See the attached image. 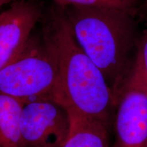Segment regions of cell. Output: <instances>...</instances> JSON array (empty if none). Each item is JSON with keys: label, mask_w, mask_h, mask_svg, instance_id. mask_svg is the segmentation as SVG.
I'll return each mask as SVG.
<instances>
[{"label": "cell", "mask_w": 147, "mask_h": 147, "mask_svg": "<svg viewBox=\"0 0 147 147\" xmlns=\"http://www.w3.org/2000/svg\"><path fill=\"white\" fill-rule=\"evenodd\" d=\"M0 93L24 104L51 100L62 105L57 59L45 34L42 39L29 38L21 54L0 70Z\"/></svg>", "instance_id": "obj_3"}, {"label": "cell", "mask_w": 147, "mask_h": 147, "mask_svg": "<svg viewBox=\"0 0 147 147\" xmlns=\"http://www.w3.org/2000/svg\"><path fill=\"white\" fill-rule=\"evenodd\" d=\"M11 1H12V0H0V7L11 2Z\"/></svg>", "instance_id": "obj_11"}, {"label": "cell", "mask_w": 147, "mask_h": 147, "mask_svg": "<svg viewBox=\"0 0 147 147\" xmlns=\"http://www.w3.org/2000/svg\"><path fill=\"white\" fill-rule=\"evenodd\" d=\"M21 129L25 147H63L70 134V117L54 101L28 102L22 109Z\"/></svg>", "instance_id": "obj_4"}, {"label": "cell", "mask_w": 147, "mask_h": 147, "mask_svg": "<svg viewBox=\"0 0 147 147\" xmlns=\"http://www.w3.org/2000/svg\"><path fill=\"white\" fill-rule=\"evenodd\" d=\"M131 74L147 87V32L138 45L136 58Z\"/></svg>", "instance_id": "obj_10"}, {"label": "cell", "mask_w": 147, "mask_h": 147, "mask_svg": "<svg viewBox=\"0 0 147 147\" xmlns=\"http://www.w3.org/2000/svg\"><path fill=\"white\" fill-rule=\"evenodd\" d=\"M62 7L67 5L104 7L119 9L135 14L139 0H54Z\"/></svg>", "instance_id": "obj_9"}, {"label": "cell", "mask_w": 147, "mask_h": 147, "mask_svg": "<svg viewBox=\"0 0 147 147\" xmlns=\"http://www.w3.org/2000/svg\"><path fill=\"white\" fill-rule=\"evenodd\" d=\"M42 17L41 6L32 0L14 3L0 14V70L21 54Z\"/></svg>", "instance_id": "obj_6"}, {"label": "cell", "mask_w": 147, "mask_h": 147, "mask_svg": "<svg viewBox=\"0 0 147 147\" xmlns=\"http://www.w3.org/2000/svg\"><path fill=\"white\" fill-rule=\"evenodd\" d=\"M44 34L57 55L62 105L68 113L100 121L110 129L115 96L102 71L77 43L63 9L51 15Z\"/></svg>", "instance_id": "obj_1"}, {"label": "cell", "mask_w": 147, "mask_h": 147, "mask_svg": "<svg viewBox=\"0 0 147 147\" xmlns=\"http://www.w3.org/2000/svg\"><path fill=\"white\" fill-rule=\"evenodd\" d=\"M77 43L100 68L117 104L136 41L134 14L104 7H63Z\"/></svg>", "instance_id": "obj_2"}, {"label": "cell", "mask_w": 147, "mask_h": 147, "mask_svg": "<svg viewBox=\"0 0 147 147\" xmlns=\"http://www.w3.org/2000/svg\"><path fill=\"white\" fill-rule=\"evenodd\" d=\"M24 104L0 93V147H25L21 129Z\"/></svg>", "instance_id": "obj_8"}, {"label": "cell", "mask_w": 147, "mask_h": 147, "mask_svg": "<svg viewBox=\"0 0 147 147\" xmlns=\"http://www.w3.org/2000/svg\"><path fill=\"white\" fill-rule=\"evenodd\" d=\"M115 109L113 147H147V87L131 74L121 88Z\"/></svg>", "instance_id": "obj_5"}, {"label": "cell", "mask_w": 147, "mask_h": 147, "mask_svg": "<svg viewBox=\"0 0 147 147\" xmlns=\"http://www.w3.org/2000/svg\"><path fill=\"white\" fill-rule=\"evenodd\" d=\"M71 130L63 147H109V129L100 121L68 113Z\"/></svg>", "instance_id": "obj_7"}]
</instances>
